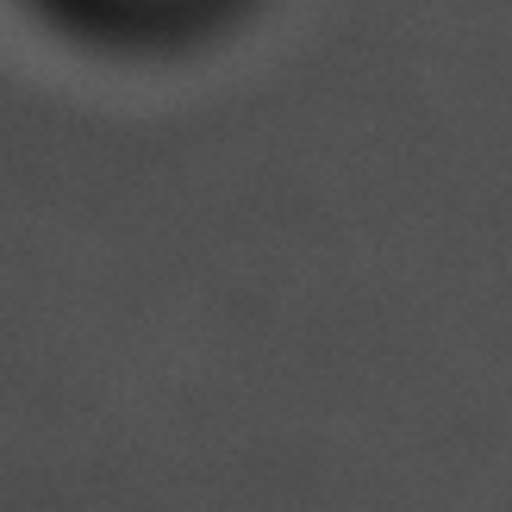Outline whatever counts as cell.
I'll return each instance as SVG.
<instances>
[{
    "label": "cell",
    "mask_w": 512,
    "mask_h": 512,
    "mask_svg": "<svg viewBox=\"0 0 512 512\" xmlns=\"http://www.w3.org/2000/svg\"><path fill=\"white\" fill-rule=\"evenodd\" d=\"M88 7L113 13V19H169V13L194 7V0H88Z\"/></svg>",
    "instance_id": "6da1fadb"
}]
</instances>
